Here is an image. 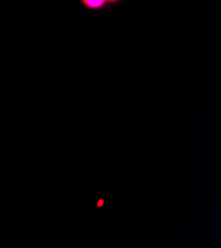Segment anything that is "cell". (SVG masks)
Wrapping results in <instances>:
<instances>
[{
	"mask_svg": "<svg viewBox=\"0 0 221 248\" xmlns=\"http://www.w3.org/2000/svg\"><path fill=\"white\" fill-rule=\"evenodd\" d=\"M80 1L85 9L90 11H102L110 6L107 0H80Z\"/></svg>",
	"mask_w": 221,
	"mask_h": 248,
	"instance_id": "cell-1",
	"label": "cell"
},
{
	"mask_svg": "<svg viewBox=\"0 0 221 248\" xmlns=\"http://www.w3.org/2000/svg\"><path fill=\"white\" fill-rule=\"evenodd\" d=\"M122 1H124V0H107V2L109 3V5H115V4H118Z\"/></svg>",
	"mask_w": 221,
	"mask_h": 248,
	"instance_id": "cell-2",
	"label": "cell"
}]
</instances>
